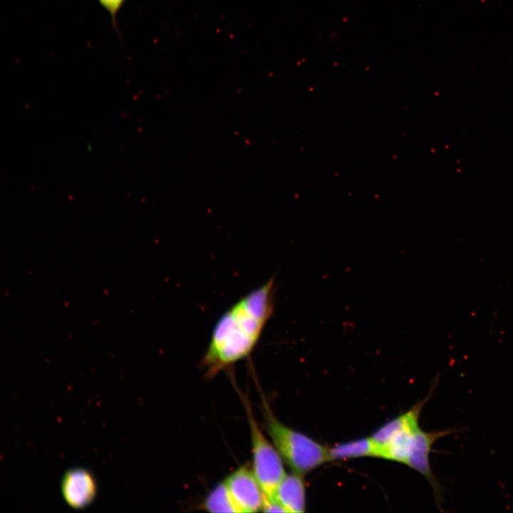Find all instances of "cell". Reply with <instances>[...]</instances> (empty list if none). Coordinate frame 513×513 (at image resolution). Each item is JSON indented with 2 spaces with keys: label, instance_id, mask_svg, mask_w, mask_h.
<instances>
[{
  "label": "cell",
  "instance_id": "6da1fadb",
  "mask_svg": "<svg viewBox=\"0 0 513 513\" xmlns=\"http://www.w3.org/2000/svg\"><path fill=\"white\" fill-rule=\"evenodd\" d=\"M275 279L241 297L217 321L201 366L209 378L247 358L274 310Z\"/></svg>",
  "mask_w": 513,
  "mask_h": 513
},
{
  "label": "cell",
  "instance_id": "7a4b0ae2",
  "mask_svg": "<svg viewBox=\"0 0 513 513\" xmlns=\"http://www.w3.org/2000/svg\"><path fill=\"white\" fill-rule=\"evenodd\" d=\"M262 405L267 435L292 472L304 475L330 462L328 447L279 421L265 400Z\"/></svg>",
  "mask_w": 513,
  "mask_h": 513
},
{
  "label": "cell",
  "instance_id": "3957f363",
  "mask_svg": "<svg viewBox=\"0 0 513 513\" xmlns=\"http://www.w3.org/2000/svg\"><path fill=\"white\" fill-rule=\"evenodd\" d=\"M244 405L250 430L251 450L252 455V469L262 489L264 502L262 511L264 512H284L276 501L277 487L286 474L284 460L254 418L252 406L247 398H243Z\"/></svg>",
  "mask_w": 513,
  "mask_h": 513
},
{
  "label": "cell",
  "instance_id": "277c9868",
  "mask_svg": "<svg viewBox=\"0 0 513 513\" xmlns=\"http://www.w3.org/2000/svg\"><path fill=\"white\" fill-rule=\"evenodd\" d=\"M224 482L239 513L262 511L264 496L252 467H239Z\"/></svg>",
  "mask_w": 513,
  "mask_h": 513
},
{
  "label": "cell",
  "instance_id": "5b68a950",
  "mask_svg": "<svg viewBox=\"0 0 513 513\" xmlns=\"http://www.w3.org/2000/svg\"><path fill=\"white\" fill-rule=\"evenodd\" d=\"M456 429L450 428L435 432H425L420 428L415 433L412 447L405 465L423 475L434 490L435 499L441 502L442 489L434 476L430 465L429 456L434 443L440 438L455 432Z\"/></svg>",
  "mask_w": 513,
  "mask_h": 513
},
{
  "label": "cell",
  "instance_id": "8992f818",
  "mask_svg": "<svg viewBox=\"0 0 513 513\" xmlns=\"http://www.w3.org/2000/svg\"><path fill=\"white\" fill-rule=\"evenodd\" d=\"M61 490L64 499L70 507L82 509L93 500L96 494V483L88 470L73 469L64 475Z\"/></svg>",
  "mask_w": 513,
  "mask_h": 513
},
{
  "label": "cell",
  "instance_id": "52a82bcc",
  "mask_svg": "<svg viewBox=\"0 0 513 513\" xmlns=\"http://www.w3.org/2000/svg\"><path fill=\"white\" fill-rule=\"evenodd\" d=\"M302 475L292 472L286 474L276 492V501L284 512L301 513L306 508V489Z\"/></svg>",
  "mask_w": 513,
  "mask_h": 513
},
{
  "label": "cell",
  "instance_id": "ba28073f",
  "mask_svg": "<svg viewBox=\"0 0 513 513\" xmlns=\"http://www.w3.org/2000/svg\"><path fill=\"white\" fill-rule=\"evenodd\" d=\"M426 401L427 398L417 403L408 412L383 425L370 436L376 447L377 457L380 450L395 435L407 428L419 425L420 412Z\"/></svg>",
  "mask_w": 513,
  "mask_h": 513
},
{
  "label": "cell",
  "instance_id": "9c48e42d",
  "mask_svg": "<svg viewBox=\"0 0 513 513\" xmlns=\"http://www.w3.org/2000/svg\"><path fill=\"white\" fill-rule=\"evenodd\" d=\"M328 455L329 461L365 457H377V450L372 438L369 437L337 444L328 448Z\"/></svg>",
  "mask_w": 513,
  "mask_h": 513
},
{
  "label": "cell",
  "instance_id": "30bf717a",
  "mask_svg": "<svg viewBox=\"0 0 513 513\" xmlns=\"http://www.w3.org/2000/svg\"><path fill=\"white\" fill-rule=\"evenodd\" d=\"M200 508L209 512L239 513L224 480L208 493Z\"/></svg>",
  "mask_w": 513,
  "mask_h": 513
},
{
  "label": "cell",
  "instance_id": "8fae6325",
  "mask_svg": "<svg viewBox=\"0 0 513 513\" xmlns=\"http://www.w3.org/2000/svg\"><path fill=\"white\" fill-rule=\"evenodd\" d=\"M100 5L109 12L114 28L118 31L116 16L126 0H98Z\"/></svg>",
  "mask_w": 513,
  "mask_h": 513
}]
</instances>
